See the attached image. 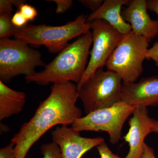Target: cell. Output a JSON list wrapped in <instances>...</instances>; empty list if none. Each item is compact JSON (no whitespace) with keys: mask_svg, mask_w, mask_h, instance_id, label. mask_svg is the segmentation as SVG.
<instances>
[{"mask_svg":"<svg viewBox=\"0 0 158 158\" xmlns=\"http://www.w3.org/2000/svg\"><path fill=\"white\" fill-rule=\"evenodd\" d=\"M77 85L73 82L53 84L49 96L43 101L34 116L24 123L11 142L15 144V158H25L29 151L51 128L72 125L82 116L77 106Z\"/></svg>","mask_w":158,"mask_h":158,"instance_id":"6da1fadb","label":"cell"},{"mask_svg":"<svg viewBox=\"0 0 158 158\" xmlns=\"http://www.w3.org/2000/svg\"><path fill=\"white\" fill-rule=\"evenodd\" d=\"M92 44V32L89 31L69 44L45 65L43 70L25 77L26 82H34L42 86L69 82L77 85L86 70Z\"/></svg>","mask_w":158,"mask_h":158,"instance_id":"7a4b0ae2","label":"cell"},{"mask_svg":"<svg viewBox=\"0 0 158 158\" xmlns=\"http://www.w3.org/2000/svg\"><path fill=\"white\" fill-rule=\"evenodd\" d=\"M87 18L81 15L73 21L60 26L30 25L14 37L29 45L44 46L52 53H59L71 40L90 31L91 24L87 22Z\"/></svg>","mask_w":158,"mask_h":158,"instance_id":"3957f363","label":"cell"},{"mask_svg":"<svg viewBox=\"0 0 158 158\" xmlns=\"http://www.w3.org/2000/svg\"><path fill=\"white\" fill-rule=\"evenodd\" d=\"M149 42L132 31L123 35L108 59L107 69L118 74L123 83H135L143 73V63L147 59Z\"/></svg>","mask_w":158,"mask_h":158,"instance_id":"277c9868","label":"cell"},{"mask_svg":"<svg viewBox=\"0 0 158 158\" xmlns=\"http://www.w3.org/2000/svg\"><path fill=\"white\" fill-rule=\"evenodd\" d=\"M40 52L19 40L0 39V81L7 84L15 77L30 76L44 66Z\"/></svg>","mask_w":158,"mask_h":158,"instance_id":"5b68a950","label":"cell"},{"mask_svg":"<svg viewBox=\"0 0 158 158\" xmlns=\"http://www.w3.org/2000/svg\"><path fill=\"white\" fill-rule=\"evenodd\" d=\"M122 83L121 77L113 72L103 68L95 71L77 89L86 115L121 101Z\"/></svg>","mask_w":158,"mask_h":158,"instance_id":"8992f818","label":"cell"},{"mask_svg":"<svg viewBox=\"0 0 158 158\" xmlns=\"http://www.w3.org/2000/svg\"><path fill=\"white\" fill-rule=\"evenodd\" d=\"M135 108L123 101L109 107L95 110L77 118L71 127L76 131H106L109 134L110 142L115 144L121 139L125 122L132 114Z\"/></svg>","mask_w":158,"mask_h":158,"instance_id":"52a82bcc","label":"cell"},{"mask_svg":"<svg viewBox=\"0 0 158 158\" xmlns=\"http://www.w3.org/2000/svg\"><path fill=\"white\" fill-rule=\"evenodd\" d=\"M93 47L86 70L77 89L95 71L106 65L108 59L121 41L123 34L119 33L105 21L96 20L90 23Z\"/></svg>","mask_w":158,"mask_h":158,"instance_id":"ba28073f","label":"cell"},{"mask_svg":"<svg viewBox=\"0 0 158 158\" xmlns=\"http://www.w3.org/2000/svg\"><path fill=\"white\" fill-rule=\"evenodd\" d=\"M52 141L58 144L62 158H81L89 150L105 142L102 137L85 138L72 127H57L51 133Z\"/></svg>","mask_w":158,"mask_h":158,"instance_id":"9c48e42d","label":"cell"},{"mask_svg":"<svg viewBox=\"0 0 158 158\" xmlns=\"http://www.w3.org/2000/svg\"><path fill=\"white\" fill-rule=\"evenodd\" d=\"M132 117L129 121V129L124 136L129 150L124 158H141L144 148V139L152 132L153 118L148 115L147 108H135Z\"/></svg>","mask_w":158,"mask_h":158,"instance_id":"30bf717a","label":"cell"},{"mask_svg":"<svg viewBox=\"0 0 158 158\" xmlns=\"http://www.w3.org/2000/svg\"><path fill=\"white\" fill-rule=\"evenodd\" d=\"M121 99L134 108L158 106V77L143 78L137 83H122Z\"/></svg>","mask_w":158,"mask_h":158,"instance_id":"8fae6325","label":"cell"},{"mask_svg":"<svg viewBox=\"0 0 158 158\" xmlns=\"http://www.w3.org/2000/svg\"><path fill=\"white\" fill-rule=\"evenodd\" d=\"M145 0H133L121 11L124 20L128 23L135 34L146 38L149 42L158 35V21L148 14Z\"/></svg>","mask_w":158,"mask_h":158,"instance_id":"7c38bea8","label":"cell"},{"mask_svg":"<svg viewBox=\"0 0 158 158\" xmlns=\"http://www.w3.org/2000/svg\"><path fill=\"white\" fill-rule=\"evenodd\" d=\"M130 0H105L96 11L87 16V22L90 23L96 20L105 21L119 33L125 35L132 31L131 27L121 15L122 7L128 5Z\"/></svg>","mask_w":158,"mask_h":158,"instance_id":"4fadbf2b","label":"cell"},{"mask_svg":"<svg viewBox=\"0 0 158 158\" xmlns=\"http://www.w3.org/2000/svg\"><path fill=\"white\" fill-rule=\"evenodd\" d=\"M26 98L24 92L13 90L0 81V121L20 113Z\"/></svg>","mask_w":158,"mask_h":158,"instance_id":"5bb4252c","label":"cell"},{"mask_svg":"<svg viewBox=\"0 0 158 158\" xmlns=\"http://www.w3.org/2000/svg\"><path fill=\"white\" fill-rule=\"evenodd\" d=\"M12 14H0V39L15 37L25 27L15 26L12 22Z\"/></svg>","mask_w":158,"mask_h":158,"instance_id":"9a60e30c","label":"cell"},{"mask_svg":"<svg viewBox=\"0 0 158 158\" xmlns=\"http://www.w3.org/2000/svg\"><path fill=\"white\" fill-rule=\"evenodd\" d=\"M40 149L43 158H62L60 148L53 141L42 144Z\"/></svg>","mask_w":158,"mask_h":158,"instance_id":"2e32d148","label":"cell"},{"mask_svg":"<svg viewBox=\"0 0 158 158\" xmlns=\"http://www.w3.org/2000/svg\"><path fill=\"white\" fill-rule=\"evenodd\" d=\"M18 9V11H19L28 21L34 20L38 14L37 10L34 7L25 3L21 5Z\"/></svg>","mask_w":158,"mask_h":158,"instance_id":"e0dca14e","label":"cell"},{"mask_svg":"<svg viewBox=\"0 0 158 158\" xmlns=\"http://www.w3.org/2000/svg\"><path fill=\"white\" fill-rule=\"evenodd\" d=\"M48 2H54L56 5V13L57 14L65 13L73 6L72 0H48Z\"/></svg>","mask_w":158,"mask_h":158,"instance_id":"ac0fdd59","label":"cell"},{"mask_svg":"<svg viewBox=\"0 0 158 158\" xmlns=\"http://www.w3.org/2000/svg\"><path fill=\"white\" fill-rule=\"evenodd\" d=\"M101 158H121L113 153L105 142L99 144L96 147Z\"/></svg>","mask_w":158,"mask_h":158,"instance_id":"d6986e66","label":"cell"},{"mask_svg":"<svg viewBox=\"0 0 158 158\" xmlns=\"http://www.w3.org/2000/svg\"><path fill=\"white\" fill-rule=\"evenodd\" d=\"M15 144L13 142L0 149V158H15Z\"/></svg>","mask_w":158,"mask_h":158,"instance_id":"ffe728a7","label":"cell"},{"mask_svg":"<svg viewBox=\"0 0 158 158\" xmlns=\"http://www.w3.org/2000/svg\"><path fill=\"white\" fill-rule=\"evenodd\" d=\"M78 2L85 7L90 9L92 13L97 11L100 8L103 3L104 1L102 0H79Z\"/></svg>","mask_w":158,"mask_h":158,"instance_id":"44dd1931","label":"cell"},{"mask_svg":"<svg viewBox=\"0 0 158 158\" xmlns=\"http://www.w3.org/2000/svg\"><path fill=\"white\" fill-rule=\"evenodd\" d=\"M12 22L18 27H24L27 26V20L19 11L15 12L12 17Z\"/></svg>","mask_w":158,"mask_h":158,"instance_id":"7402d4cb","label":"cell"},{"mask_svg":"<svg viewBox=\"0 0 158 158\" xmlns=\"http://www.w3.org/2000/svg\"><path fill=\"white\" fill-rule=\"evenodd\" d=\"M14 6L13 0H1L0 14H12Z\"/></svg>","mask_w":158,"mask_h":158,"instance_id":"603a6c76","label":"cell"},{"mask_svg":"<svg viewBox=\"0 0 158 158\" xmlns=\"http://www.w3.org/2000/svg\"><path fill=\"white\" fill-rule=\"evenodd\" d=\"M151 59L158 66V41L155 43L153 45L148 49L147 59Z\"/></svg>","mask_w":158,"mask_h":158,"instance_id":"cb8c5ba5","label":"cell"},{"mask_svg":"<svg viewBox=\"0 0 158 158\" xmlns=\"http://www.w3.org/2000/svg\"><path fill=\"white\" fill-rule=\"evenodd\" d=\"M141 158H156L154 149L145 143L144 144L143 152Z\"/></svg>","mask_w":158,"mask_h":158,"instance_id":"d4e9b609","label":"cell"},{"mask_svg":"<svg viewBox=\"0 0 158 158\" xmlns=\"http://www.w3.org/2000/svg\"><path fill=\"white\" fill-rule=\"evenodd\" d=\"M148 10L156 12L158 15V0L146 1Z\"/></svg>","mask_w":158,"mask_h":158,"instance_id":"484cf974","label":"cell"},{"mask_svg":"<svg viewBox=\"0 0 158 158\" xmlns=\"http://www.w3.org/2000/svg\"><path fill=\"white\" fill-rule=\"evenodd\" d=\"M152 132L158 133V121L155 119L153 124Z\"/></svg>","mask_w":158,"mask_h":158,"instance_id":"4316f807","label":"cell"}]
</instances>
